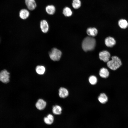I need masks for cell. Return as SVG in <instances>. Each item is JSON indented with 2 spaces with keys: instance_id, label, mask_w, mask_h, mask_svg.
Instances as JSON below:
<instances>
[{
  "instance_id": "6da1fadb",
  "label": "cell",
  "mask_w": 128,
  "mask_h": 128,
  "mask_svg": "<svg viewBox=\"0 0 128 128\" xmlns=\"http://www.w3.org/2000/svg\"><path fill=\"white\" fill-rule=\"evenodd\" d=\"M96 41L94 38L90 37H86L83 40L82 44V48L85 51L93 50L95 46Z\"/></svg>"
},
{
  "instance_id": "7a4b0ae2",
  "label": "cell",
  "mask_w": 128,
  "mask_h": 128,
  "mask_svg": "<svg viewBox=\"0 0 128 128\" xmlns=\"http://www.w3.org/2000/svg\"><path fill=\"white\" fill-rule=\"evenodd\" d=\"M122 64L120 59L116 56H113L111 57V59L107 62L108 67L112 70H115L119 68Z\"/></svg>"
},
{
  "instance_id": "3957f363",
  "label": "cell",
  "mask_w": 128,
  "mask_h": 128,
  "mask_svg": "<svg viewBox=\"0 0 128 128\" xmlns=\"http://www.w3.org/2000/svg\"><path fill=\"white\" fill-rule=\"evenodd\" d=\"M49 54L50 58L52 60L56 61L60 60L62 53L59 50L56 48H53L49 52Z\"/></svg>"
},
{
  "instance_id": "277c9868",
  "label": "cell",
  "mask_w": 128,
  "mask_h": 128,
  "mask_svg": "<svg viewBox=\"0 0 128 128\" xmlns=\"http://www.w3.org/2000/svg\"><path fill=\"white\" fill-rule=\"evenodd\" d=\"M9 73L4 69L0 72V81L4 83H7L9 81Z\"/></svg>"
},
{
  "instance_id": "5b68a950",
  "label": "cell",
  "mask_w": 128,
  "mask_h": 128,
  "mask_svg": "<svg viewBox=\"0 0 128 128\" xmlns=\"http://www.w3.org/2000/svg\"><path fill=\"white\" fill-rule=\"evenodd\" d=\"M99 55L100 59L105 62H107L109 60L110 57V53L105 50L100 52Z\"/></svg>"
},
{
  "instance_id": "8992f818",
  "label": "cell",
  "mask_w": 128,
  "mask_h": 128,
  "mask_svg": "<svg viewBox=\"0 0 128 128\" xmlns=\"http://www.w3.org/2000/svg\"><path fill=\"white\" fill-rule=\"evenodd\" d=\"M46 102L43 99H39L35 105L36 107L38 110H42L46 107Z\"/></svg>"
},
{
  "instance_id": "52a82bcc",
  "label": "cell",
  "mask_w": 128,
  "mask_h": 128,
  "mask_svg": "<svg viewBox=\"0 0 128 128\" xmlns=\"http://www.w3.org/2000/svg\"><path fill=\"white\" fill-rule=\"evenodd\" d=\"M40 27L43 32L46 33L48 32L49 29V26L46 20H43L41 21Z\"/></svg>"
},
{
  "instance_id": "ba28073f",
  "label": "cell",
  "mask_w": 128,
  "mask_h": 128,
  "mask_svg": "<svg viewBox=\"0 0 128 128\" xmlns=\"http://www.w3.org/2000/svg\"><path fill=\"white\" fill-rule=\"evenodd\" d=\"M106 45L108 47H112L116 44V41L114 39L111 37H106L105 40Z\"/></svg>"
},
{
  "instance_id": "9c48e42d",
  "label": "cell",
  "mask_w": 128,
  "mask_h": 128,
  "mask_svg": "<svg viewBox=\"0 0 128 128\" xmlns=\"http://www.w3.org/2000/svg\"><path fill=\"white\" fill-rule=\"evenodd\" d=\"M25 2L28 9L30 10H34L36 7L35 0H25Z\"/></svg>"
},
{
  "instance_id": "30bf717a",
  "label": "cell",
  "mask_w": 128,
  "mask_h": 128,
  "mask_svg": "<svg viewBox=\"0 0 128 128\" xmlns=\"http://www.w3.org/2000/svg\"><path fill=\"white\" fill-rule=\"evenodd\" d=\"M59 95L60 97L65 98L68 96L69 92L68 90L64 87H61L59 90Z\"/></svg>"
},
{
  "instance_id": "8fae6325",
  "label": "cell",
  "mask_w": 128,
  "mask_h": 128,
  "mask_svg": "<svg viewBox=\"0 0 128 128\" xmlns=\"http://www.w3.org/2000/svg\"><path fill=\"white\" fill-rule=\"evenodd\" d=\"M99 74L101 77L104 78H106L109 77V72L106 68H102L100 70Z\"/></svg>"
},
{
  "instance_id": "7c38bea8",
  "label": "cell",
  "mask_w": 128,
  "mask_h": 128,
  "mask_svg": "<svg viewBox=\"0 0 128 128\" xmlns=\"http://www.w3.org/2000/svg\"><path fill=\"white\" fill-rule=\"evenodd\" d=\"M54 118L53 116L51 114H48L46 117L44 118V121L46 124L50 125L52 124L54 122Z\"/></svg>"
},
{
  "instance_id": "4fadbf2b",
  "label": "cell",
  "mask_w": 128,
  "mask_h": 128,
  "mask_svg": "<svg viewBox=\"0 0 128 128\" xmlns=\"http://www.w3.org/2000/svg\"><path fill=\"white\" fill-rule=\"evenodd\" d=\"M29 13L27 9H22L19 12V17L22 19H27L29 17Z\"/></svg>"
},
{
  "instance_id": "5bb4252c",
  "label": "cell",
  "mask_w": 128,
  "mask_h": 128,
  "mask_svg": "<svg viewBox=\"0 0 128 128\" xmlns=\"http://www.w3.org/2000/svg\"><path fill=\"white\" fill-rule=\"evenodd\" d=\"M98 100L99 102L102 104H104L108 101V97L104 93H101L98 97Z\"/></svg>"
},
{
  "instance_id": "9a60e30c",
  "label": "cell",
  "mask_w": 128,
  "mask_h": 128,
  "mask_svg": "<svg viewBox=\"0 0 128 128\" xmlns=\"http://www.w3.org/2000/svg\"><path fill=\"white\" fill-rule=\"evenodd\" d=\"M87 32L89 36L94 37L97 35L98 32L96 28L94 27H90L87 29Z\"/></svg>"
},
{
  "instance_id": "2e32d148",
  "label": "cell",
  "mask_w": 128,
  "mask_h": 128,
  "mask_svg": "<svg viewBox=\"0 0 128 128\" xmlns=\"http://www.w3.org/2000/svg\"><path fill=\"white\" fill-rule=\"evenodd\" d=\"M62 111V108L60 106L56 105L53 106L52 111L54 114L60 115Z\"/></svg>"
},
{
  "instance_id": "e0dca14e",
  "label": "cell",
  "mask_w": 128,
  "mask_h": 128,
  "mask_svg": "<svg viewBox=\"0 0 128 128\" xmlns=\"http://www.w3.org/2000/svg\"><path fill=\"white\" fill-rule=\"evenodd\" d=\"M35 70L36 72L38 74L42 75L45 73L46 71V68L43 66L38 65L36 66Z\"/></svg>"
},
{
  "instance_id": "ac0fdd59",
  "label": "cell",
  "mask_w": 128,
  "mask_h": 128,
  "mask_svg": "<svg viewBox=\"0 0 128 128\" xmlns=\"http://www.w3.org/2000/svg\"><path fill=\"white\" fill-rule=\"evenodd\" d=\"M46 10L48 14L50 15H52L55 13V9L54 5H49L46 7Z\"/></svg>"
},
{
  "instance_id": "d6986e66",
  "label": "cell",
  "mask_w": 128,
  "mask_h": 128,
  "mask_svg": "<svg viewBox=\"0 0 128 128\" xmlns=\"http://www.w3.org/2000/svg\"><path fill=\"white\" fill-rule=\"evenodd\" d=\"M118 23L119 27L123 29L126 28L128 26V23L127 21L125 19H120Z\"/></svg>"
},
{
  "instance_id": "ffe728a7",
  "label": "cell",
  "mask_w": 128,
  "mask_h": 128,
  "mask_svg": "<svg viewBox=\"0 0 128 128\" xmlns=\"http://www.w3.org/2000/svg\"><path fill=\"white\" fill-rule=\"evenodd\" d=\"M63 13L65 16L69 17L72 15V12L70 8L66 7L64 9Z\"/></svg>"
},
{
  "instance_id": "44dd1931",
  "label": "cell",
  "mask_w": 128,
  "mask_h": 128,
  "mask_svg": "<svg viewBox=\"0 0 128 128\" xmlns=\"http://www.w3.org/2000/svg\"><path fill=\"white\" fill-rule=\"evenodd\" d=\"M72 5L74 8L75 9H78L81 6V1L80 0H73Z\"/></svg>"
},
{
  "instance_id": "7402d4cb",
  "label": "cell",
  "mask_w": 128,
  "mask_h": 128,
  "mask_svg": "<svg viewBox=\"0 0 128 128\" xmlns=\"http://www.w3.org/2000/svg\"><path fill=\"white\" fill-rule=\"evenodd\" d=\"M88 80L90 83L93 85L96 84L97 81V78L94 75L90 76L89 77Z\"/></svg>"
}]
</instances>
